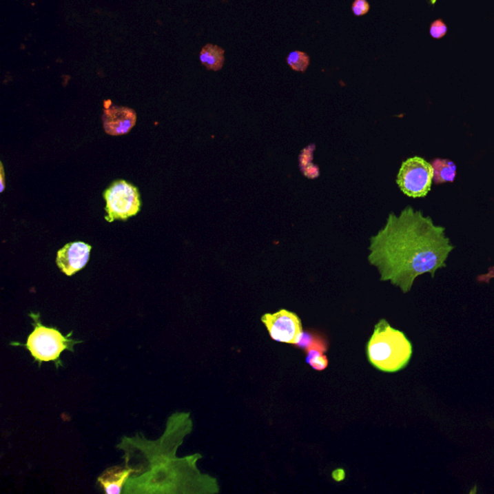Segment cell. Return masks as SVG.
<instances>
[{"label":"cell","instance_id":"cell-17","mask_svg":"<svg viewBox=\"0 0 494 494\" xmlns=\"http://www.w3.org/2000/svg\"><path fill=\"white\" fill-rule=\"evenodd\" d=\"M0 168H1V174H0V176H1V180H0V184H1V185H0V192H3L4 189H6V172H4V167L2 163L0 165Z\"/></svg>","mask_w":494,"mask_h":494},{"label":"cell","instance_id":"cell-10","mask_svg":"<svg viewBox=\"0 0 494 494\" xmlns=\"http://www.w3.org/2000/svg\"><path fill=\"white\" fill-rule=\"evenodd\" d=\"M433 168V183L436 185L453 183L457 176V165L452 161L435 158L431 163Z\"/></svg>","mask_w":494,"mask_h":494},{"label":"cell","instance_id":"cell-3","mask_svg":"<svg viewBox=\"0 0 494 494\" xmlns=\"http://www.w3.org/2000/svg\"><path fill=\"white\" fill-rule=\"evenodd\" d=\"M30 317L34 322V330L28 337L26 348L39 363L54 361L61 365L59 358L62 351L66 349L73 351L74 344L79 343V341H74L71 338L72 332L64 336L57 329L44 327L41 322L40 315L31 313Z\"/></svg>","mask_w":494,"mask_h":494},{"label":"cell","instance_id":"cell-18","mask_svg":"<svg viewBox=\"0 0 494 494\" xmlns=\"http://www.w3.org/2000/svg\"><path fill=\"white\" fill-rule=\"evenodd\" d=\"M332 476L335 481H342L344 478V471L342 469L335 470Z\"/></svg>","mask_w":494,"mask_h":494},{"label":"cell","instance_id":"cell-15","mask_svg":"<svg viewBox=\"0 0 494 494\" xmlns=\"http://www.w3.org/2000/svg\"><path fill=\"white\" fill-rule=\"evenodd\" d=\"M431 35L435 39H440L447 32V26L442 21L438 20L433 21L431 25Z\"/></svg>","mask_w":494,"mask_h":494},{"label":"cell","instance_id":"cell-1","mask_svg":"<svg viewBox=\"0 0 494 494\" xmlns=\"http://www.w3.org/2000/svg\"><path fill=\"white\" fill-rule=\"evenodd\" d=\"M455 249L445 228L412 207L400 216L389 214L384 227L371 238L368 261L377 267L380 280L389 281L402 293L411 291L422 274L435 277Z\"/></svg>","mask_w":494,"mask_h":494},{"label":"cell","instance_id":"cell-8","mask_svg":"<svg viewBox=\"0 0 494 494\" xmlns=\"http://www.w3.org/2000/svg\"><path fill=\"white\" fill-rule=\"evenodd\" d=\"M103 127L110 136H117L131 132L136 123V113L129 107H112L103 115Z\"/></svg>","mask_w":494,"mask_h":494},{"label":"cell","instance_id":"cell-16","mask_svg":"<svg viewBox=\"0 0 494 494\" xmlns=\"http://www.w3.org/2000/svg\"><path fill=\"white\" fill-rule=\"evenodd\" d=\"M351 8L354 15L361 17L366 15L370 11V4L367 0H354Z\"/></svg>","mask_w":494,"mask_h":494},{"label":"cell","instance_id":"cell-9","mask_svg":"<svg viewBox=\"0 0 494 494\" xmlns=\"http://www.w3.org/2000/svg\"><path fill=\"white\" fill-rule=\"evenodd\" d=\"M132 472V469H123V467H110L103 472L98 481L105 488V493L118 494L121 493L123 486L126 483Z\"/></svg>","mask_w":494,"mask_h":494},{"label":"cell","instance_id":"cell-13","mask_svg":"<svg viewBox=\"0 0 494 494\" xmlns=\"http://www.w3.org/2000/svg\"><path fill=\"white\" fill-rule=\"evenodd\" d=\"M325 351L319 349H311L306 351V363L316 371H324L329 366V358Z\"/></svg>","mask_w":494,"mask_h":494},{"label":"cell","instance_id":"cell-4","mask_svg":"<svg viewBox=\"0 0 494 494\" xmlns=\"http://www.w3.org/2000/svg\"><path fill=\"white\" fill-rule=\"evenodd\" d=\"M107 201L105 212L108 223L117 220H127L136 216L141 212V200L138 189L127 181L118 180L113 182L103 194Z\"/></svg>","mask_w":494,"mask_h":494},{"label":"cell","instance_id":"cell-14","mask_svg":"<svg viewBox=\"0 0 494 494\" xmlns=\"http://www.w3.org/2000/svg\"><path fill=\"white\" fill-rule=\"evenodd\" d=\"M287 63L296 72H305L309 67L310 57L305 52L295 50L287 56Z\"/></svg>","mask_w":494,"mask_h":494},{"label":"cell","instance_id":"cell-2","mask_svg":"<svg viewBox=\"0 0 494 494\" xmlns=\"http://www.w3.org/2000/svg\"><path fill=\"white\" fill-rule=\"evenodd\" d=\"M366 353L371 365L380 372L397 373L411 361L412 344L404 332L382 319L369 339Z\"/></svg>","mask_w":494,"mask_h":494},{"label":"cell","instance_id":"cell-11","mask_svg":"<svg viewBox=\"0 0 494 494\" xmlns=\"http://www.w3.org/2000/svg\"><path fill=\"white\" fill-rule=\"evenodd\" d=\"M200 61L207 69L211 71H219L223 69L225 62L224 50L218 45H206L200 52Z\"/></svg>","mask_w":494,"mask_h":494},{"label":"cell","instance_id":"cell-7","mask_svg":"<svg viewBox=\"0 0 494 494\" xmlns=\"http://www.w3.org/2000/svg\"><path fill=\"white\" fill-rule=\"evenodd\" d=\"M91 245L83 242L67 243L57 252L56 264L66 276H74L88 265Z\"/></svg>","mask_w":494,"mask_h":494},{"label":"cell","instance_id":"cell-12","mask_svg":"<svg viewBox=\"0 0 494 494\" xmlns=\"http://www.w3.org/2000/svg\"><path fill=\"white\" fill-rule=\"evenodd\" d=\"M296 348L307 351L311 349H319L327 353L329 351V343L327 339L320 332L315 330H305L301 333L300 341L295 344Z\"/></svg>","mask_w":494,"mask_h":494},{"label":"cell","instance_id":"cell-6","mask_svg":"<svg viewBox=\"0 0 494 494\" xmlns=\"http://www.w3.org/2000/svg\"><path fill=\"white\" fill-rule=\"evenodd\" d=\"M269 336L279 343L296 344L302 333V322L296 313L280 309L274 314L263 315L261 318Z\"/></svg>","mask_w":494,"mask_h":494},{"label":"cell","instance_id":"cell-5","mask_svg":"<svg viewBox=\"0 0 494 494\" xmlns=\"http://www.w3.org/2000/svg\"><path fill=\"white\" fill-rule=\"evenodd\" d=\"M433 182V165L421 156H413L404 161L397 176L400 189L411 198L426 197Z\"/></svg>","mask_w":494,"mask_h":494}]
</instances>
